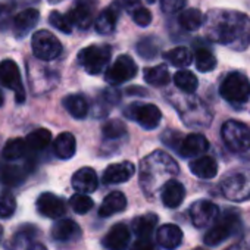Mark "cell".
Returning a JSON list of instances; mask_svg holds the SVG:
<instances>
[{
	"label": "cell",
	"instance_id": "cb8c5ba5",
	"mask_svg": "<svg viewBox=\"0 0 250 250\" xmlns=\"http://www.w3.org/2000/svg\"><path fill=\"white\" fill-rule=\"evenodd\" d=\"M125 208H127V197L124 196V193L112 191L102 202V205L99 208V215L102 218H107V216H112L115 213L125 210Z\"/></svg>",
	"mask_w": 250,
	"mask_h": 250
},
{
	"label": "cell",
	"instance_id": "ee69618b",
	"mask_svg": "<svg viewBox=\"0 0 250 250\" xmlns=\"http://www.w3.org/2000/svg\"><path fill=\"white\" fill-rule=\"evenodd\" d=\"M131 17H133L134 22H136L137 25H140V27H147V25H150V22H152V14H150V11L146 9V8H143V6L137 8V9L131 14Z\"/></svg>",
	"mask_w": 250,
	"mask_h": 250
},
{
	"label": "cell",
	"instance_id": "5b68a950",
	"mask_svg": "<svg viewBox=\"0 0 250 250\" xmlns=\"http://www.w3.org/2000/svg\"><path fill=\"white\" fill-rule=\"evenodd\" d=\"M175 106L183 118V122L188 127H206L210 124L212 115L202 100L194 97L181 99L175 103Z\"/></svg>",
	"mask_w": 250,
	"mask_h": 250
},
{
	"label": "cell",
	"instance_id": "7dc6e473",
	"mask_svg": "<svg viewBox=\"0 0 250 250\" xmlns=\"http://www.w3.org/2000/svg\"><path fill=\"white\" fill-rule=\"evenodd\" d=\"M131 250H156L155 244L150 241V238H139L133 246Z\"/></svg>",
	"mask_w": 250,
	"mask_h": 250
},
{
	"label": "cell",
	"instance_id": "4dcf8cb0",
	"mask_svg": "<svg viewBox=\"0 0 250 250\" xmlns=\"http://www.w3.org/2000/svg\"><path fill=\"white\" fill-rule=\"evenodd\" d=\"M205 22L203 14L199 9L190 8L181 12L180 18H178V24L183 30L186 31H196L202 27V24Z\"/></svg>",
	"mask_w": 250,
	"mask_h": 250
},
{
	"label": "cell",
	"instance_id": "e0dca14e",
	"mask_svg": "<svg viewBox=\"0 0 250 250\" xmlns=\"http://www.w3.org/2000/svg\"><path fill=\"white\" fill-rule=\"evenodd\" d=\"M130 243V229L124 224H115L103 238V246L109 250H125Z\"/></svg>",
	"mask_w": 250,
	"mask_h": 250
},
{
	"label": "cell",
	"instance_id": "44dd1931",
	"mask_svg": "<svg viewBox=\"0 0 250 250\" xmlns=\"http://www.w3.org/2000/svg\"><path fill=\"white\" fill-rule=\"evenodd\" d=\"M156 240L167 250H175L183 243V231L178 225L165 224L158 229Z\"/></svg>",
	"mask_w": 250,
	"mask_h": 250
},
{
	"label": "cell",
	"instance_id": "d4e9b609",
	"mask_svg": "<svg viewBox=\"0 0 250 250\" xmlns=\"http://www.w3.org/2000/svg\"><path fill=\"white\" fill-rule=\"evenodd\" d=\"M190 171L202 180H212L218 174V164L210 156H199L190 162Z\"/></svg>",
	"mask_w": 250,
	"mask_h": 250
},
{
	"label": "cell",
	"instance_id": "d590c367",
	"mask_svg": "<svg viewBox=\"0 0 250 250\" xmlns=\"http://www.w3.org/2000/svg\"><path fill=\"white\" fill-rule=\"evenodd\" d=\"M196 68L200 72H209L216 68V58L208 47H199L194 53Z\"/></svg>",
	"mask_w": 250,
	"mask_h": 250
},
{
	"label": "cell",
	"instance_id": "ba28073f",
	"mask_svg": "<svg viewBox=\"0 0 250 250\" xmlns=\"http://www.w3.org/2000/svg\"><path fill=\"white\" fill-rule=\"evenodd\" d=\"M109 46H88L78 53V63L91 75L100 74L110 61Z\"/></svg>",
	"mask_w": 250,
	"mask_h": 250
},
{
	"label": "cell",
	"instance_id": "f5cc1de1",
	"mask_svg": "<svg viewBox=\"0 0 250 250\" xmlns=\"http://www.w3.org/2000/svg\"><path fill=\"white\" fill-rule=\"evenodd\" d=\"M2 232H3V229H2V227H0V238H2Z\"/></svg>",
	"mask_w": 250,
	"mask_h": 250
},
{
	"label": "cell",
	"instance_id": "2e32d148",
	"mask_svg": "<svg viewBox=\"0 0 250 250\" xmlns=\"http://www.w3.org/2000/svg\"><path fill=\"white\" fill-rule=\"evenodd\" d=\"M208 149H209L208 139L203 134L193 133V134L183 137L177 152L183 158H197L199 155H203Z\"/></svg>",
	"mask_w": 250,
	"mask_h": 250
},
{
	"label": "cell",
	"instance_id": "6da1fadb",
	"mask_svg": "<svg viewBox=\"0 0 250 250\" xmlns=\"http://www.w3.org/2000/svg\"><path fill=\"white\" fill-rule=\"evenodd\" d=\"M208 37L234 50H244L250 44V18L237 11L216 9L206 18Z\"/></svg>",
	"mask_w": 250,
	"mask_h": 250
},
{
	"label": "cell",
	"instance_id": "484cf974",
	"mask_svg": "<svg viewBox=\"0 0 250 250\" xmlns=\"http://www.w3.org/2000/svg\"><path fill=\"white\" fill-rule=\"evenodd\" d=\"M118 15H119V9L115 8V5H112L110 8L102 11L99 14V17L96 18V22H94L96 31L99 34H103V36L112 34L115 31V27H116Z\"/></svg>",
	"mask_w": 250,
	"mask_h": 250
},
{
	"label": "cell",
	"instance_id": "d6986e66",
	"mask_svg": "<svg viewBox=\"0 0 250 250\" xmlns=\"http://www.w3.org/2000/svg\"><path fill=\"white\" fill-rule=\"evenodd\" d=\"M39 18H40V14L39 11L30 8V9H25V11H21L15 18H14V33L18 39H22L25 37L39 22Z\"/></svg>",
	"mask_w": 250,
	"mask_h": 250
},
{
	"label": "cell",
	"instance_id": "e575fe53",
	"mask_svg": "<svg viewBox=\"0 0 250 250\" xmlns=\"http://www.w3.org/2000/svg\"><path fill=\"white\" fill-rule=\"evenodd\" d=\"M164 58H165L171 65H174V66H177V68L188 66V65L191 63V61H193L191 52H190L187 47H183V46L175 47V49L167 52V53L164 55Z\"/></svg>",
	"mask_w": 250,
	"mask_h": 250
},
{
	"label": "cell",
	"instance_id": "4316f807",
	"mask_svg": "<svg viewBox=\"0 0 250 250\" xmlns=\"http://www.w3.org/2000/svg\"><path fill=\"white\" fill-rule=\"evenodd\" d=\"M62 104L66 109V112L77 119H83L88 113V103L84 96H80V94L66 96L62 100Z\"/></svg>",
	"mask_w": 250,
	"mask_h": 250
},
{
	"label": "cell",
	"instance_id": "8fae6325",
	"mask_svg": "<svg viewBox=\"0 0 250 250\" xmlns=\"http://www.w3.org/2000/svg\"><path fill=\"white\" fill-rule=\"evenodd\" d=\"M0 83L15 93L18 103L25 102V88L22 84L21 71L14 61L6 59L0 62Z\"/></svg>",
	"mask_w": 250,
	"mask_h": 250
},
{
	"label": "cell",
	"instance_id": "f6af8a7d",
	"mask_svg": "<svg viewBox=\"0 0 250 250\" xmlns=\"http://www.w3.org/2000/svg\"><path fill=\"white\" fill-rule=\"evenodd\" d=\"M187 0H161V8L165 14H177L183 11Z\"/></svg>",
	"mask_w": 250,
	"mask_h": 250
},
{
	"label": "cell",
	"instance_id": "db71d44e",
	"mask_svg": "<svg viewBox=\"0 0 250 250\" xmlns=\"http://www.w3.org/2000/svg\"><path fill=\"white\" fill-rule=\"evenodd\" d=\"M194 250H206V249H202V247H196Z\"/></svg>",
	"mask_w": 250,
	"mask_h": 250
},
{
	"label": "cell",
	"instance_id": "816d5d0a",
	"mask_svg": "<svg viewBox=\"0 0 250 250\" xmlns=\"http://www.w3.org/2000/svg\"><path fill=\"white\" fill-rule=\"evenodd\" d=\"M2 103H3V94L0 93V106H2Z\"/></svg>",
	"mask_w": 250,
	"mask_h": 250
},
{
	"label": "cell",
	"instance_id": "f35d334b",
	"mask_svg": "<svg viewBox=\"0 0 250 250\" xmlns=\"http://www.w3.org/2000/svg\"><path fill=\"white\" fill-rule=\"evenodd\" d=\"M159 47H161V44L158 43V40H155L153 37H147V39H143L137 44V52L145 59H153L158 56Z\"/></svg>",
	"mask_w": 250,
	"mask_h": 250
},
{
	"label": "cell",
	"instance_id": "ab89813d",
	"mask_svg": "<svg viewBox=\"0 0 250 250\" xmlns=\"http://www.w3.org/2000/svg\"><path fill=\"white\" fill-rule=\"evenodd\" d=\"M17 209V200L14 194L9 191H5L0 194V218H11Z\"/></svg>",
	"mask_w": 250,
	"mask_h": 250
},
{
	"label": "cell",
	"instance_id": "30bf717a",
	"mask_svg": "<svg viewBox=\"0 0 250 250\" xmlns=\"http://www.w3.org/2000/svg\"><path fill=\"white\" fill-rule=\"evenodd\" d=\"M125 115L134 119L140 127L146 130H155L162 119L159 107L150 103H133L125 110Z\"/></svg>",
	"mask_w": 250,
	"mask_h": 250
},
{
	"label": "cell",
	"instance_id": "b9f144b4",
	"mask_svg": "<svg viewBox=\"0 0 250 250\" xmlns=\"http://www.w3.org/2000/svg\"><path fill=\"white\" fill-rule=\"evenodd\" d=\"M49 22H50V25H52L53 28L62 31V33H65V34L72 33V27H71V24L68 22L66 17L62 15V14L58 12V11L50 12V15H49Z\"/></svg>",
	"mask_w": 250,
	"mask_h": 250
},
{
	"label": "cell",
	"instance_id": "836d02e7",
	"mask_svg": "<svg viewBox=\"0 0 250 250\" xmlns=\"http://www.w3.org/2000/svg\"><path fill=\"white\" fill-rule=\"evenodd\" d=\"M50 140H52L50 131L46 130V128H39V130H36V131H33V133H30L27 136L25 143H27L30 150H37L39 152V150L46 149L49 146Z\"/></svg>",
	"mask_w": 250,
	"mask_h": 250
},
{
	"label": "cell",
	"instance_id": "603a6c76",
	"mask_svg": "<svg viewBox=\"0 0 250 250\" xmlns=\"http://www.w3.org/2000/svg\"><path fill=\"white\" fill-rule=\"evenodd\" d=\"M52 237L56 241H72L81 237V228L72 219H61L52 227Z\"/></svg>",
	"mask_w": 250,
	"mask_h": 250
},
{
	"label": "cell",
	"instance_id": "ac0fdd59",
	"mask_svg": "<svg viewBox=\"0 0 250 250\" xmlns=\"http://www.w3.org/2000/svg\"><path fill=\"white\" fill-rule=\"evenodd\" d=\"M134 171L136 168L131 162L112 164L103 172V181L106 184H121L128 181L134 175Z\"/></svg>",
	"mask_w": 250,
	"mask_h": 250
},
{
	"label": "cell",
	"instance_id": "277c9868",
	"mask_svg": "<svg viewBox=\"0 0 250 250\" xmlns=\"http://www.w3.org/2000/svg\"><path fill=\"white\" fill-rule=\"evenodd\" d=\"M219 93L229 104L241 106L250 97V81L241 72H231L224 78Z\"/></svg>",
	"mask_w": 250,
	"mask_h": 250
},
{
	"label": "cell",
	"instance_id": "ffe728a7",
	"mask_svg": "<svg viewBox=\"0 0 250 250\" xmlns=\"http://www.w3.org/2000/svg\"><path fill=\"white\" fill-rule=\"evenodd\" d=\"M97 175L94 172V169L88 168V167H84L81 169H78L74 175H72V187L81 193V194H85V193H93L96 191L97 188Z\"/></svg>",
	"mask_w": 250,
	"mask_h": 250
},
{
	"label": "cell",
	"instance_id": "1f68e13d",
	"mask_svg": "<svg viewBox=\"0 0 250 250\" xmlns=\"http://www.w3.org/2000/svg\"><path fill=\"white\" fill-rule=\"evenodd\" d=\"M145 80L150 85L164 87L171 81V75H169L167 65H158V66L145 69Z\"/></svg>",
	"mask_w": 250,
	"mask_h": 250
},
{
	"label": "cell",
	"instance_id": "681fc988",
	"mask_svg": "<svg viewBox=\"0 0 250 250\" xmlns=\"http://www.w3.org/2000/svg\"><path fill=\"white\" fill-rule=\"evenodd\" d=\"M142 6V2L140 0H124L122 2V8L127 11L130 15L137 9V8H140Z\"/></svg>",
	"mask_w": 250,
	"mask_h": 250
},
{
	"label": "cell",
	"instance_id": "c3c4849f",
	"mask_svg": "<svg viewBox=\"0 0 250 250\" xmlns=\"http://www.w3.org/2000/svg\"><path fill=\"white\" fill-rule=\"evenodd\" d=\"M227 250H250V232L247 235H244L240 241H237L235 244L228 247Z\"/></svg>",
	"mask_w": 250,
	"mask_h": 250
},
{
	"label": "cell",
	"instance_id": "9c48e42d",
	"mask_svg": "<svg viewBox=\"0 0 250 250\" xmlns=\"http://www.w3.org/2000/svg\"><path fill=\"white\" fill-rule=\"evenodd\" d=\"M31 47H33V53L42 61H53L62 53L61 42L53 33L47 30H40L34 33L31 40Z\"/></svg>",
	"mask_w": 250,
	"mask_h": 250
},
{
	"label": "cell",
	"instance_id": "f907efd6",
	"mask_svg": "<svg viewBox=\"0 0 250 250\" xmlns=\"http://www.w3.org/2000/svg\"><path fill=\"white\" fill-rule=\"evenodd\" d=\"M27 250H47L43 244H40V243H34V244H31V246H28V249Z\"/></svg>",
	"mask_w": 250,
	"mask_h": 250
},
{
	"label": "cell",
	"instance_id": "5bb4252c",
	"mask_svg": "<svg viewBox=\"0 0 250 250\" xmlns=\"http://www.w3.org/2000/svg\"><path fill=\"white\" fill-rule=\"evenodd\" d=\"M219 216V209L215 203L209 200H197L190 208V218L194 227L205 228L216 221Z\"/></svg>",
	"mask_w": 250,
	"mask_h": 250
},
{
	"label": "cell",
	"instance_id": "52a82bcc",
	"mask_svg": "<svg viewBox=\"0 0 250 250\" xmlns=\"http://www.w3.org/2000/svg\"><path fill=\"white\" fill-rule=\"evenodd\" d=\"M221 191L231 202L250 200V168L227 175L221 181Z\"/></svg>",
	"mask_w": 250,
	"mask_h": 250
},
{
	"label": "cell",
	"instance_id": "f1b7e54d",
	"mask_svg": "<svg viewBox=\"0 0 250 250\" xmlns=\"http://www.w3.org/2000/svg\"><path fill=\"white\" fill-rule=\"evenodd\" d=\"M27 180V172L18 165H3L0 168V183L5 186L15 187Z\"/></svg>",
	"mask_w": 250,
	"mask_h": 250
},
{
	"label": "cell",
	"instance_id": "8992f818",
	"mask_svg": "<svg viewBox=\"0 0 250 250\" xmlns=\"http://www.w3.org/2000/svg\"><path fill=\"white\" fill-rule=\"evenodd\" d=\"M221 136L231 152L243 153L250 149V128L243 122L234 119L227 121L221 128Z\"/></svg>",
	"mask_w": 250,
	"mask_h": 250
},
{
	"label": "cell",
	"instance_id": "74e56055",
	"mask_svg": "<svg viewBox=\"0 0 250 250\" xmlns=\"http://www.w3.org/2000/svg\"><path fill=\"white\" fill-rule=\"evenodd\" d=\"M103 136L106 139H119L122 137L125 133H127V127H125V124L119 119H109L104 122L103 125Z\"/></svg>",
	"mask_w": 250,
	"mask_h": 250
},
{
	"label": "cell",
	"instance_id": "bcb514c9",
	"mask_svg": "<svg viewBox=\"0 0 250 250\" xmlns=\"http://www.w3.org/2000/svg\"><path fill=\"white\" fill-rule=\"evenodd\" d=\"M162 140L165 142V145H168L171 149H174V150H178V147H180V143H181V140H183V137H181V134H178V133H175V131H167L164 136H162Z\"/></svg>",
	"mask_w": 250,
	"mask_h": 250
},
{
	"label": "cell",
	"instance_id": "4fadbf2b",
	"mask_svg": "<svg viewBox=\"0 0 250 250\" xmlns=\"http://www.w3.org/2000/svg\"><path fill=\"white\" fill-rule=\"evenodd\" d=\"M97 2L96 0H78L75 8H72L65 17L71 27H78L80 30L90 28L93 20H94V9Z\"/></svg>",
	"mask_w": 250,
	"mask_h": 250
},
{
	"label": "cell",
	"instance_id": "d6a6232c",
	"mask_svg": "<svg viewBox=\"0 0 250 250\" xmlns=\"http://www.w3.org/2000/svg\"><path fill=\"white\" fill-rule=\"evenodd\" d=\"M28 150L30 149L24 139H12L5 145L2 155L6 161H17V159L24 158L28 153Z\"/></svg>",
	"mask_w": 250,
	"mask_h": 250
},
{
	"label": "cell",
	"instance_id": "7a4b0ae2",
	"mask_svg": "<svg viewBox=\"0 0 250 250\" xmlns=\"http://www.w3.org/2000/svg\"><path fill=\"white\" fill-rule=\"evenodd\" d=\"M178 174L177 162L162 150H156L142 161L140 169V186L147 196H152L156 188L164 184L167 178L175 177ZM169 181V180H167Z\"/></svg>",
	"mask_w": 250,
	"mask_h": 250
},
{
	"label": "cell",
	"instance_id": "7bdbcfd3",
	"mask_svg": "<svg viewBox=\"0 0 250 250\" xmlns=\"http://www.w3.org/2000/svg\"><path fill=\"white\" fill-rule=\"evenodd\" d=\"M37 234V229L31 225H22L14 235V240L18 246L21 244H25L28 241H31L34 238V235Z\"/></svg>",
	"mask_w": 250,
	"mask_h": 250
},
{
	"label": "cell",
	"instance_id": "7c38bea8",
	"mask_svg": "<svg viewBox=\"0 0 250 250\" xmlns=\"http://www.w3.org/2000/svg\"><path fill=\"white\" fill-rule=\"evenodd\" d=\"M136 75H137V65L133 61V58H130L128 55H121L113 62V65L107 68L104 80L112 85H118L130 81Z\"/></svg>",
	"mask_w": 250,
	"mask_h": 250
},
{
	"label": "cell",
	"instance_id": "8d00e7d4",
	"mask_svg": "<svg viewBox=\"0 0 250 250\" xmlns=\"http://www.w3.org/2000/svg\"><path fill=\"white\" fill-rule=\"evenodd\" d=\"M174 83L175 85L184 91V93H188V94H193L196 90H197V85H199V81L196 78V75L190 71H178L175 75H174Z\"/></svg>",
	"mask_w": 250,
	"mask_h": 250
},
{
	"label": "cell",
	"instance_id": "3957f363",
	"mask_svg": "<svg viewBox=\"0 0 250 250\" xmlns=\"http://www.w3.org/2000/svg\"><path fill=\"white\" fill-rule=\"evenodd\" d=\"M241 218L237 209H227L216 218L213 225L205 234V244L213 247L225 241L227 238L241 232Z\"/></svg>",
	"mask_w": 250,
	"mask_h": 250
},
{
	"label": "cell",
	"instance_id": "7402d4cb",
	"mask_svg": "<svg viewBox=\"0 0 250 250\" xmlns=\"http://www.w3.org/2000/svg\"><path fill=\"white\" fill-rule=\"evenodd\" d=\"M186 197L184 186L177 180H169L164 184L162 188V202L167 208H178Z\"/></svg>",
	"mask_w": 250,
	"mask_h": 250
},
{
	"label": "cell",
	"instance_id": "f546056e",
	"mask_svg": "<svg viewBox=\"0 0 250 250\" xmlns=\"http://www.w3.org/2000/svg\"><path fill=\"white\" fill-rule=\"evenodd\" d=\"M156 224H158V216L155 213H146V215L137 216L133 221V231L140 238H149Z\"/></svg>",
	"mask_w": 250,
	"mask_h": 250
},
{
	"label": "cell",
	"instance_id": "60d3db41",
	"mask_svg": "<svg viewBox=\"0 0 250 250\" xmlns=\"http://www.w3.org/2000/svg\"><path fill=\"white\" fill-rule=\"evenodd\" d=\"M69 205H71V208L74 209V212L83 215V213H87L88 210H91V208H93V200H91L88 196L78 193V194H74V196L69 199Z\"/></svg>",
	"mask_w": 250,
	"mask_h": 250
},
{
	"label": "cell",
	"instance_id": "9a60e30c",
	"mask_svg": "<svg viewBox=\"0 0 250 250\" xmlns=\"http://www.w3.org/2000/svg\"><path fill=\"white\" fill-rule=\"evenodd\" d=\"M37 210L46 218H61L66 212L65 202L53 193H42L37 197Z\"/></svg>",
	"mask_w": 250,
	"mask_h": 250
},
{
	"label": "cell",
	"instance_id": "83f0119b",
	"mask_svg": "<svg viewBox=\"0 0 250 250\" xmlns=\"http://www.w3.org/2000/svg\"><path fill=\"white\" fill-rule=\"evenodd\" d=\"M55 153L59 159H71L75 155L77 150V143H75V137L71 133H62L58 136L55 145Z\"/></svg>",
	"mask_w": 250,
	"mask_h": 250
}]
</instances>
